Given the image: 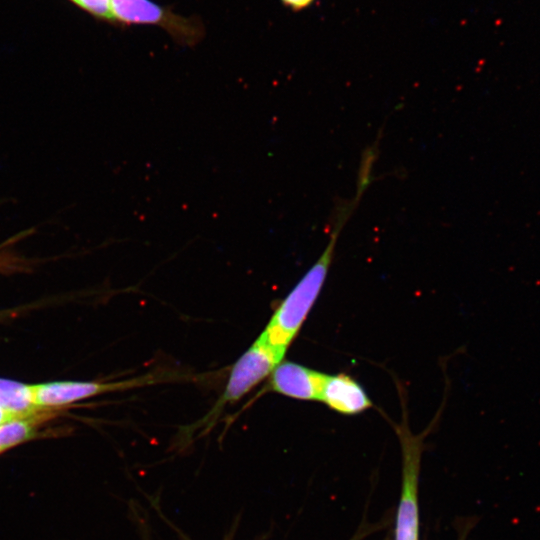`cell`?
Returning a JSON list of instances; mask_svg holds the SVG:
<instances>
[{
    "mask_svg": "<svg viewBox=\"0 0 540 540\" xmlns=\"http://www.w3.org/2000/svg\"><path fill=\"white\" fill-rule=\"evenodd\" d=\"M161 375L148 373L114 382L56 381L33 385L34 401L41 410L63 406L103 393L122 391L160 382Z\"/></svg>",
    "mask_w": 540,
    "mask_h": 540,
    "instance_id": "cell-5",
    "label": "cell"
},
{
    "mask_svg": "<svg viewBox=\"0 0 540 540\" xmlns=\"http://www.w3.org/2000/svg\"><path fill=\"white\" fill-rule=\"evenodd\" d=\"M396 431L402 451V484L394 540H419L418 479L424 434L414 435L405 419Z\"/></svg>",
    "mask_w": 540,
    "mask_h": 540,
    "instance_id": "cell-3",
    "label": "cell"
},
{
    "mask_svg": "<svg viewBox=\"0 0 540 540\" xmlns=\"http://www.w3.org/2000/svg\"><path fill=\"white\" fill-rule=\"evenodd\" d=\"M283 355L256 339L233 364L223 393L211 410L196 424L209 425L218 417L223 408L234 404L252 390L275 367L282 362Z\"/></svg>",
    "mask_w": 540,
    "mask_h": 540,
    "instance_id": "cell-4",
    "label": "cell"
},
{
    "mask_svg": "<svg viewBox=\"0 0 540 540\" xmlns=\"http://www.w3.org/2000/svg\"><path fill=\"white\" fill-rule=\"evenodd\" d=\"M48 414H36L14 418L0 425V454L7 450L28 442L38 435L41 423L48 418Z\"/></svg>",
    "mask_w": 540,
    "mask_h": 540,
    "instance_id": "cell-9",
    "label": "cell"
},
{
    "mask_svg": "<svg viewBox=\"0 0 540 540\" xmlns=\"http://www.w3.org/2000/svg\"><path fill=\"white\" fill-rule=\"evenodd\" d=\"M14 418H19V417L11 414L10 412L6 411L0 406V425Z\"/></svg>",
    "mask_w": 540,
    "mask_h": 540,
    "instance_id": "cell-12",
    "label": "cell"
},
{
    "mask_svg": "<svg viewBox=\"0 0 540 540\" xmlns=\"http://www.w3.org/2000/svg\"><path fill=\"white\" fill-rule=\"evenodd\" d=\"M316 0H280V2L292 11H302L309 8Z\"/></svg>",
    "mask_w": 540,
    "mask_h": 540,
    "instance_id": "cell-11",
    "label": "cell"
},
{
    "mask_svg": "<svg viewBox=\"0 0 540 540\" xmlns=\"http://www.w3.org/2000/svg\"><path fill=\"white\" fill-rule=\"evenodd\" d=\"M112 23L123 26L153 25L165 30L175 42L194 46L205 35L197 16H182L152 0H111Z\"/></svg>",
    "mask_w": 540,
    "mask_h": 540,
    "instance_id": "cell-2",
    "label": "cell"
},
{
    "mask_svg": "<svg viewBox=\"0 0 540 540\" xmlns=\"http://www.w3.org/2000/svg\"><path fill=\"white\" fill-rule=\"evenodd\" d=\"M326 374L295 362H280L263 391L298 400H318Z\"/></svg>",
    "mask_w": 540,
    "mask_h": 540,
    "instance_id": "cell-6",
    "label": "cell"
},
{
    "mask_svg": "<svg viewBox=\"0 0 540 540\" xmlns=\"http://www.w3.org/2000/svg\"><path fill=\"white\" fill-rule=\"evenodd\" d=\"M97 20L112 23L111 0H68Z\"/></svg>",
    "mask_w": 540,
    "mask_h": 540,
    "instance_id": "cell-10",
    "label": "cell"
},
{
    "mask_svg": "<svg viewBox=\"0 0 540 540\" xmlns=\"http://www.w3.org/2000/svg\"><path fill=\"white\" fill-rule=\"evenodd\" d=\"M366 190L357 187L355 198L336 205L335 221L329 242L318 260L298 281L274 310L258 340L283 356L297 336L315 304L326 280L339 234L349 220Z\"/></svg>",
    "mask_w": 540,
    "mask_h": 540,
    "instance_id": "cell-1",
    "label": "cell"
},
{
    "mask_svg": "<svg viewBox=\"0 0 540 540\" xmlns=\"http://www.w3.org/2000/svg\"><path fill=\"white\" fill-rule=\"evenodd\" d=\"M319 401L331 410L344 415H355L373 406L364 388L347 374H326Z\"/></svg>",
    "mask_w": 540,
    "mask_h": 540,
    "instance_id": "cell-7",
    "label": "cell"
},
{
    "mask_svg": "<svg viewBox=\"0 0 540 540\" xmlns=\"http://www.w3.org/2000/svg\"><path fill=\"white\" fill-rule=\"evenodd\" d=\"M0 406L17 417L44 411L34 401L33 385L0 378Z\"/></svg>",
    "mask_w": 540,
    "mask_h": 540,
    "instance_id": "cell-8",
    "label": "cell"
}]
</instances>
